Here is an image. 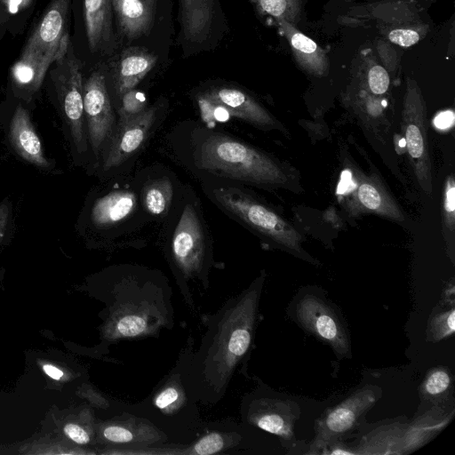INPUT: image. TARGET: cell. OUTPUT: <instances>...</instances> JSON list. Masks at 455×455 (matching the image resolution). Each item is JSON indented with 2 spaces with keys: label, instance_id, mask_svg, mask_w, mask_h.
Listing matches in <instances>:
<instances>
[{
  "label": "cell",
  "instance_id": "45",
  "mask_svg": "<svg viewBox=\"0 0 455 455\" xmlns=\"http://www.w3.org/2000/svg\"><path fill=\"white\" fill-rule=\"evenodd\" d=\"M386 1H406V2L419 3L420 0H386Z\"/></svg>",
  "mask_w": 455,
  "mask_h": 455
},
{
  "label": "cell",
  "instance_id": "8",
  "mask_svg": "<svg viewBox=\"0 0 455 455\" xmlns=\"http://www.w3.org/2000/svg\"><path fill=\"white\" fill-rule=\"evenodd\" d=\"M296 315L300 325L327 343L339 355H350L347 332L334 310L320 298L307 294L297 304Z\"/></svg>",
  "mask_w": 455,
  "mask_h": 455
},
{
  "label": "cell",
  "instance_id": "16",
  "mask_svg": "<svg viewBox=\"0 0 455 455\" xmlns=\"http://www.w3.org/2000/svg\"><path fill=\"white\" fill-rule=\"evenodd\" d=\"M121 33L133 40L148 35L154 23L156 0H111Z\"/></svg>",
  "mask_w": 455,
  "mask_h": 455
},
{
  "label": "cell",
  "instance_id": "42",
  "mask_svg": "<svg viewBox=\"0 0 455 455\" xmlns=\"http://www.w3.org/2000/svg\"><path fill=\"white\" fill-rule=\"evenodd\" d=\"M9 13H16L22 8H26L30 0H3Z\"/></svg>",
  "mask_w": 455,
  "mask_h": 455
},
{
  "label": "cell",
  "instance_id": "7",
  "mask_svg": "<svg viewBox=\"0 0 455 455\" xmlns=\"http://www.w3.org/2000/svg\"><path fill=\"white\" fill-rule=\"evenodd\" d=\"M202 114H228L260 129L280 127L278 121L245 92L235 87H214L198 99Z\"/></svg>",
  "mask_w": 455,
  "mask_h": 455
},
{
  "label": "cell",
  "instance_id": "13",
  "mask_svg": "<svg viewBox=\"0 0 455 455\" xmlns=\"http://www.w3.org/2000/svg\"><path fill=\"white\" fill-rule=\"evenodd\" d=\"M68 4L69 0H52L22 53L35 54L52 62L55 60L60 40L65 33Z\"/></svg>",
  "mask_w": 455,
  "mask_h": 455
},
{
  "label": "cell",
  "instance_id": "9",
  "mask_svg": "<svg viewBox=\"0 0 455 455\" xmlns=\"http://www.w3.org/2000/svg\"><path fill=\"white\" fill-rule=\"evenodd\" d=\"M84 113L91 146L98 155L104 143L115 133V116L108 93L105 76L93 72L83 86Z\"/></svg>",
  "mask_w": 455,
  "mask_h": 455
},
{
  "label": "cell",
  "instance_id": "37",
  "mask_svg": "<svg viewBox=\"0 0 455 455\" xmlns=\"http://www.w3.org/2000/svg\"><path fill=\"white\" fill-rule=\"evenodd\" d=\"M179 398V393L176 388L169 387L163 390L156 399V405L160 409H165L172 404Z\"/></svg>",
  "mask_w": 455,
  "mask_h": 455
},
{
  "label": "cell",
  "instance_id": "24",
  "mask_svg": "<svg viewBox=\"0 0 455 455\" xmlns=\"http://www.w3.org/2000/svg\"><path fill=\"white\" fill-rule=\"evenodd\" d=\"M51 63L52 61L35 54L21 53L20 59L12 68L14 84L25 90L36 91Z\"/></svg>",
  "mask_w": 455,
  "mask_h": 455
},
{
  "label": "cell",
  "instance_id": "10",
  "mask_svg": "<svg viewBox=\"0 0 455 455\" xmlns=\"http://www.w3.org/2000/svg\"><path fill=\"white\" fill-rule=\"evenodd\" d=\"M58 90L67 121L76 148L86 150L82 75L80 63L72 52H68L64 61L59 65Z\"/></svg>",
  "mask_w": 455,
  "mask_h": 455
},
{
  "label": "cell",
  "instance_id": "3",
  "mask_svg": "<svg viewBox=\"0 0 455 455\" xmlns=\"http://www.w3.org/2000/svg\"><path fill=\"white\" fill-rule=\"evenodd\" d=\"M402 129L406 148L417 181L430 196L433 190L432 164L429 155L427 108L417 82L406 78L402 109Z\"/></svg>",
  "mask_w": 455,
  "mask_h": 455
},
{
  "label": "cell",
  "instance_id": "33",
  "mask_svg": "<svg viewBox=\"0 0 455 455\" xmlns=\"http://www.w3.org/2000/svg\"><path fill=\"white\" fill-rule=\"evenodd\" d=\"M28 448H23L20 453L24 454H63L68 453L64 450L63 446L59 442H37L31 444H27Z\"/></svg>",
  "mask_w": 455,
  "mask_h": 455
},
{
  "label": "cell",
  "instance_id": "30",
  "mask_svg": "<svg viewBox=\"0 0 455 455\" xmlns=\"http://www.w3.org/2000/svg\"><path fill=\"white\" fill-rule=\"evenodd\" d=\"M377 52L382 66L388 72L395 73L399 67V59L396 52L387 39L379 38L376 44Z\"/></svg>",
  "mask_w": 455,
  "mask_h": 455
},
{
  "label": "cell",
  "instance_id": "27",
  "mask_svg": "<svg viewBox=\"0 0 455 455\" xmlns=\"http://www.w3.org/2000/svg\"><path fill=\"white\" fill-rule=\"evenodd\" d=\"M121 99L118 109L119 123L123 124L139 116L146 109V97L135 89L126 92Z\"/></svg>",
  "mask_w": 455,
  "mask_h": 455
},
{
  "label": "cell",
  "instance_id": "5",
  "mask_svg": "<svg viewBox=\"0 0 455 455\" xmlns=\"http://www.w3.org/2000/svg\"><path fill=\"white\" fill-rule=\"evenodd\" d=\"M367 7L371 14H364V17L375 20L385 39L394 44L410 47L429 31L427 22L419 13V3L387 1Z\"/></svg>",
  "mask_w": 455,
  "mask_h": 455
},
{
  "label": "cell",
  "instance_id": "17",
  "mask_svg": "<svg viewBox=\"0 0 455 455\" xmlns=\"http://www.w3.org/2000/svg\"><path fill=\"white\" fill-rule=\"evenodd\" d=\"M157 57L143 47H129L122 52L114 75L115 90L121 98L137 84L155 67Z\"/></svg>",
  "mask_w": 455,
  "mask_h": 455
},
{
  "label": "cell",
  "instance_id": "36",
  "mask_svg": "<svg viewBox=\"0 0 455 455\" xmlns=\"http://www.w3.org/2000/svg\"><path fill=\"white\" fill-rule=\"evenodd\" d=\"M103 436L112 443H128L132 439L131 431L120 426L107 427L103 430Z\"/></svg>",
  "mask_w": 455,
  "mask_h": 455
},
{
  "label": "cell",
  "instance_id": "39",
  "mask_svg": "<svg viewBox=\"0 0 455 455\" xmlns=\"http://www.w3.org/2000/svg\"><path fill=\"white\" fill-rule=\"evenodd\" d=\"M68 49H69V36H68V33L65 32L60 40L57 52L55 55V61L57 62L58 66L60 65L64 61V60L68 54Z\"/></svg>",
  "mask_w": 455,
  "mask_h": 455
},
{
  "label": "cell",
  "instance_id": "11",
  "mask_svg": "<svg viewBox=\"0 0 455 455\" xmlns=\"http://www.w3.org/2000/svg\"><path fill=\"white\" fill-rule=\"evenodd\" d=\"M172 253L185 272L197 270L204 259L205 235L196 209L188 204L180 216L172 238Z\"/></svg>",
  "mask_w": 455,
  "mask_h": 455
},
{
  "label": "cell",
  "instance_id": "4",
  "mask_svg": "<svg viewBox=\"0 0 455 455\" xmlns=\"http://www.w3.org/2000/svg\"><path fill=\"white\" fill-rule=\"evenodd\" d=\"M216 203L254 231L296 252L301 251L299 233L265 205L229 189L212 192Z\"/></svg>",
  "mask_w": 455,
  "mask_h": 455
},
{
  "label": "cell",
  "instance_id": "1",
  "mask_svg": "<svg viewBox=\"0 0 455 455\" xmlns=\"http://www.w3.org/2000/svg\"><path fill=\"white\" fill-rule=\"evenodd\" d=\"M198 165L211 172L257 185L283 186L288 177L269 156L232 137L212 133L199 146Z\"/></svg>",
  "mask_w": 455,
  "mask_h": 455
},
{
  "label": "cell",
  "instance_id": "6",
  "mask_svg": "<svg viewBox=\"0 0 455 455\" xmlns=\"http://www.w3.org/2000/svg\"><path fill=\"white\" fill-rule=\"evenodd\" d=\"M377 397L370 387L350 395L337 405L329 408L315 424L314 437L307 454H317L328 444L351 431L358 420L374 405Z\"/></svg>",
  "mask_w": 455,
  "mask_h": 455
},
{
  "label": "cell",
  "instance_id": "18",
  "mask_svg": "<svg viewBox=\"0 0 455 455\" xmlns=\"http://www.w3.org/2000/svg\"><path fill=\"white\" fill-rule=\"evenodd\" d=\"M10 139L17 153L26 161L39 166H48L42 143L25 108L18 106L10 125Z\"/></svg>",
  "mask_w": 455,
  "mask_h": 455
},
{
  "label": "cell",
  "instance_id": "2",
  "mask_svg": "<svg viewBox=\"0 0 455 455\" xmlns=\"http://www.w3.org/2000/svg\"><path fill=\"white\" fill-rule=\"evenodd\" d=\"M453 411L443 414L432 410L408 424L398 422L379 427L354 448L355 454H408L431 441L451 420Z\"/></svg>",
  "mask_w": 455,
  "mask_h": 455
},
{
  "label": "cell",
  "instance_id": "20",
  "mask_svg": "<svg viewBox=\"0 0 455 455\" xmlns=\"http://www.w3.org/2000/svg\"><path fill=\"white\" fill-rule=\"evenodd\" d=\"M292 403L282 400H264L252 416L254 424L281 438L291 441L294 439V421L296 413Z\"/></svg>",
  "mask_w": 455,
  "mask_h": 455
},
{
  "label": "cell",
  "instance_id": "32",
  "mask_svg": "<svg viewBox=\"0 0 455 455\" xmlns=\"http://www.w3.org/2000/svg\"><path fill=\"white\" fill-rule=\"evenodd\" d=\"M223 445V438L217 433H212L198 441L194 447V451L199 455H210L220 451Z\"/></svg>",
  "mask_w": 455,
  "mask_h": 455
},
{
  "label": "cell",
  "instance_id": "26",
  "mask_svg": "<svg viewBox=\"0 0 455 455\" xmlns=\"http://www.w3.org/2000/svg\"><path fill=\"white\" fill-rule=\"evenodd\" d=\"M172 187L166 179L156 180L146 187L142 200L146 210L153 216L163 215L169 208Z\"/></svg>",
  "mask_w": 455,
  "mask_h": 455
},
{
  "label": "cell",
  "instance_id": "41",
  "mask_svg": "<svg viewBox=\"0 0 455 455\" xmlns=\"http://www.w3.org/2000/svg\"><path fill=\"white\" fill-rule=\"evenodd\" d=\"M327 446L330 447L329 448L330 451H326L324 452V454H334V455H336V454H341V455H343V454H348V455L355 454L354 449L350 450L348 447H347V446H345V445H343L341 443H336L335 442L328 444Z\"/></svg>",
  "mask_w": 455,
  "mask_h": 455
},
{
  "label": "cell",
  "instance_id": "12",
  "mask_svg": "<svg viewBox=\"0 0 455 455\" xmlns=\"http://www.w3.org/2000/svg\"><path fill=\"white\" fill-rule=\"evenodd\" d=\"M156 120V108H146L139 116L125 124H118L105 159L104 167L119 166L145 143Z\"/></svg>",
  "mask_w": 455,
  "mask_h": 455
},
{
  "label": "cell",
  "instance_id": "34",
  "mask_svg": "<svg viewBox=\"0 0 455 455\" xmlns=\"http://www.w3.org/2000/svg\"><path fill=\"white\" fill-rule=\"evenodd\" d=\"M454 211H455V187L453 177L447 180L444 196V212L447 227L451 231L454 229Z\"/></svg>",
  "mask_w": 455,
  "mask_h": 455
},
{
  "label": "cell",
  "instance_id": "43",
  "mask_svg": "<svg viewBox=\"0 0 455 455\" xmlns=\"http://www.w3.org/2000/svg\"><path fill=\"white\" fill-rule=\"evenodd\" d=\"M9 209L5 203L0 204V241L4 236Z\"/></svg>",
  "mask_w": 455,
  "mask_h": 455
},
{
  "label": "cell",
  "instance_id": "22",
  "mask_svg": "<svg viewBox=\"0 0 455 455\" xmlns=\"http://www.w3.org/2000/svg\"><path fill=\"white\" fill-rule=\"evenodd\" d=\"M135 206L136 197L132 192L113 191L96 201L92 210V220L97 227H110L126 219Z\"/></svg>",
  "mask_w": 455,
  "mask_h": 455
},
{
  "label": "cell",
  "instance_id": "44",
  "mask_svg": "<svg viewBox=\"0 0 455 455\" xmlns=\"http://www.w3.org/2000/svg\"><path fill=\"white\" fill-rule=\"evenodd\" d=\"M9 13L4 3L3 0H0V28L2 27V22L7 20V14Z\"/></svg>",
  "mask_w": 455,
  "mask_h": 455
},
{
  "label": "cell",
  "instance_id": "40",
  "mask_svg": "<svg viewBox=\"0 0 455 455\" xmlns=\"http://www.w3.org/2000/svg\"><path fill=\"white\" fill-rule=\"evenodd\" d=\"M454 123V113L447 110L440 113L435 119V125L439 129H447Z\"/></svg>",
  "mask_w": 455,
  "mask_h": 455
},
{
  "label": "cell",
  "instance_id": "23",
  "mask_svg": "<svg viewBox=\"0 0 455 455\" xmlns=\"http://www.w3.org/2000/svg\"><path fill=\"white\" fill-rule=\"evenodd\" d=\"M355 71L357 85L375 96L387 93L390 77L385 68L379 63L376 57L370 52L358 59Z\"/></svg>",
  "mask_w": 455,
  "mask_h": 455
},
{
  "label": "cell",
  "instance_id": "38",
  "mask_svg": "<svg viewBox=\"0 0 455 455\" xmlns=\"http://www.w3.org/2000/svg\"><path fill=\"white\" fill-rule=\"evenodd\" d=\"M43 371L52 379L60 381L65 379V372L58 366L49 363H40Z\"/></svg>",
  "mask_w": 455,
  "mask_h": 455
},
{
  "label": "cell",
  "instance_id": "19",
  "mask_svg": "<svg viewBox=\"0 0 455 455\" xmlns=\"http://www.w3.org/2000/svg\"><path fill=\"white\" fill-rule=\"evenodd\" d=\"M111 0H84V13L88 44L92 52L106 51L112 43Z\"/></svg>",
  "mask_w": 455,
  "mask_h": 455
},
{
  "label": "cell",
  "instance_id": "14",
  "mask_svg": "<svg viewBox=\"0 0 455 455\" xmlns=\"http://www.w3.org/2000/svg\"><path fill=\"white\" fill-rule=\"evenodd\" d=\"M180 39L188 45L207 42L212 31L218 0H179Z\"/></svg>",
  "mask_w": 455,
  "mask_h": 455
},
{
  "label": "cell",
  "instance_id": "29",
  "mask_svg": "<svg viewBox=\"0 0 455 455\" xmlns=\"http://www.w3.org/2000/svg\"><path fill=\"white\" fill-rule=\"evenodd\" d=\"M451 384V376L443 367L431 370L422 385V390L427 396H437L447 391Z\"/></svg>",
  "mask_w": 455,
  "mask_h": 455
},
{
  "label": "cell",
  "instance_id": "35",
  "mask_svg": "<svg viewBox=\"0 0 455 455\" xmlns=\"http://www.w3.org/2000/svg\"><path fill=\"white\" fill-rule=\"evenodd\" d=\"M64 435L72 442L77 444H87L90 442V435L80 425L74 422H68L62 427Z\"/></svg>",
  "mask_w": 455,
  "mask_h": 455
},
{
  "label": "cell",
  "instance_id": "15",
  "mask_svg": "<svg viewBox=\"0 0 455 455\" xmlns=\"http://www.w3.org/2000/svg\"><path fill=\"white\" fill-rule=\"evenodd\" d=\"M277 25L281 33L287 39L299 67L311 76H325L330 68L329 58L325 51L299 30L296 26L287 21H279Z\"/></svg>",
  "mask_w": 455,
  "mask_h": 455
},
{
  "label": "cell",
  "instance_id": "28",
  "mask_svg": "<svg viewBox=\"0 0 455 455\" xmlns=\"http://www.w3.org/2000/svg\"><path fill=\"white\" fill-rule=\"evenodd\" d=\"M455 311L451 307L449 310L443 311L430 320L428 326V334L434 341H440L451 336L454 333L455 327Z\"/></svg>",
  "mask_w": 455,
  "mask_h": 455
},
{
  "label": "cell",
  "instance_id": "25",
  "mask_svg": "<svg viewBox=\"0 0 455 455\" xmlns=\"http://www.w3.org/2000/svg\"><path fill=\"white\" fill-rule=\"evenodd\" d=\"M263 15L297 26L302 12V0H252Z\"/></svg>",
  "mask_w": 455,
  "mask_h": 455
},
{
  "label": "cell",
  "instance_id": "21",
  "mask_svg": "<svg viewBox=\"0 0 455 455\" xmlns=\"http://www.w3.org/2000/svg\"><path fill=\"white\" fill-rule=\"evenodd\" d=\"M352 204L357 210L374 212L397 221L403 220V215L382 184L374 178L363 179L353 193Z\"/></svg>",
  "mask_w": 455,
  "mask_h": 455
},
{
  "label": "cell",
  "instance_id": "31",
  "mask_svg": "<svg viewBox=\"0 0 455 455\" xmlns=\"http://www.w3.org/2000/svg\"><path fill=\"white\" fill-rule=\"evenodd\" d=\"M146 329L145 320L138 315H128L119 319L116 325V331L120 336H135L144 332Z\"/></svg>",
  "mask_w": 455,
  "mask_h": 455
}]
</instances>
